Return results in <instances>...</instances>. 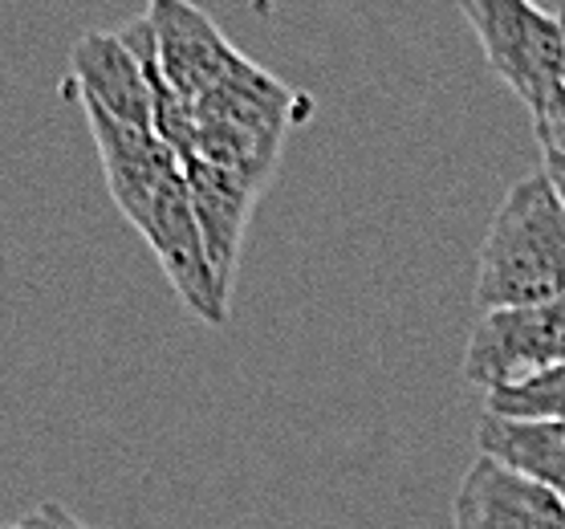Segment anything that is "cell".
<instances>
[{"label": "cell", "mask_w": 565, "mask_h": 529, "mask_svg": "<svg viewBox=\"0 0 565 529\" xmlns=\"http://www.w3.org/2000/svg\"><path fill=\"white\" fill-rule=\"evenodd\" d=\"M82 110L90 123V139L103 159L115 208L139 229L154 261L168 273L175 297L200 322L228 326V297L207 261L180 156L154 130L115 123L94 106H82Z\"/></svg>", "instance_id": "obj_1"}, {"label": "cell", "mask_w": 565, "mask_h": 529, "mask_svg": "<svg viewBox=\"0 0 565 529\" xmlns=\"http://www.w3.org/2000/svg\"><path fill=\"white\" fill-rule=\"evenodd\" d=\"M565 294V208L533 171L504 192L492 212L480 265H476V310H516Z\"/></svg>", "instance_id": "obj_2"}, {"label": "cell", "mask_w": 565, "mask_h": 529, "mask_svg": "<svg viewBox=\"0 0 565 529\" xmlns=\"http://www.w3.org/2000/svg\"><path fill=\"white\" fill-rule=\"evenodd\" d=\"M480 53L497 78L525 103L537 142L565 127V33L557 13L529 0H460Z\"/></svg>", "instance_id": "obj_3"}, {"label": "cell", "mask_w": 565, "mask_h": 529, "mask_svg": "<svg viewBox=\"0 0 565 529\" xmlns=\"http://www.w3.org/2000/svg\"><path fill=\"white\" fill-rule=\"evenodd\" d=\"M565 367V294L537 306L480 314L463 347V383L484 391L525 388L541 374Z\"/></svg>", "instance_id": "obj_4"}, {"label": "cell", "mask_w": 565, "mask_h": 529, "mask_svg": "<svg viewBox=\"0 0 565 529\" xmlns=\"http://www.w3.org/2000/svg\"><path fill=\"white\" fill-rule=\"evenodd\" d=\"M142 17L154 33L163 78L188 106H195L248 62L245 53L220 33L216 21L188 0H151Z\"/></svg>", "instance_id": "obj_5"}, {"label": "cell", "mask_w": 565, "mask_h": 529, "mask_svg": "<svg viewBox=\"0 0 565 529\" xmlns=\"http://www.w3.org/2000/svg\"><path fill=\"white\" fill-rule=\"evenodd\" d=\"M62 91L82 106L110 115L115 123L154 130V103L147 74L115 29H86L74 41Z\"/></svg>", "instance_id": "obj_6"}, {"label": "cell", "mask_w": 565, "mask_h": 529, "mask_svg": "<svg viewBox=\"0 0 565 529\" xmlns=\"http://www.w3.org/2000/svg\"><path fill=\"white\" fill-rule=\"evenodd\" d=\"M451 529H565V501L476 452L451 501Z\"/></svg>", "instance_id": "obj_7"}, {"label": "cell", "mask_w": 565, "mask_h": 529, "mask_svg": "<svg viewBox=\"0 0 565 529\" xmlns=\"http://www.w3.org/2000/svg\"><path fill=\"white\" fill-rule=\"evenodd\" d=\"M183 176H188V192H192V208L195 220H200V233H204L212 273H216L224 297H232V277L241 265L248 220L257 212L260 192L241 176L212 168L204 159H183Z\"/></svg>", "instance_id": "obj_8"}, {"label": "cell", "mask_w": 565, "mask_h": 529, "mask_svg": "<svg viewBox=\"0 0 565 529\" xmlns=\"http://www.w3.org/2000/svg\"><path fill=\"white\" fill-rule=\"evenodd\" d=\"M476 452L537 480L565 501V420H513L484 412L476 424Z\"/></svg>", "instance_id": "obj_9"}, {"label": "cell", "mask_w": 565, "mask_h": 529, "mask_svg": "<svg viewBox=\"0 0 565 529\" xmlns=\"http://www.w3.org/2000/svg\"><path fill=\"white\" fill-rule=\"evenodd\" d=\"M484 412L513 415V420H565V367L541 374L525 388L497 391L484 400Z\"/></svg>", "instance_id": "obj_10"}, {"label": "cell", "mask_w": 565, "mask_h": 529, "mask_svg": "<svg viewBox=\"0 0 565 529\" xmlns=\"http://www.w3.org/2000/svg\"><path fill=\"white\" fill-rule=\"evenodd\" d=\"M13 529H90V526H86L77 514H70L65 505L41 501V505H33L25 517H17Z\"/></svg>", "instance_id": "obj_11"}, {"label": "cell", "mask_w": 565, "mask_h": 529, "mask_svg": "<svg viewBox=\"0 0 565 529\" xmlns=\"http://www.w3.org/2000/svg\"><path fill=\"white\" fill-rule=\"evenodd\" d=\"M541 171H545V180L553 183V192H557V200H562V208H565V156L541 151Z\"/></svg>", "instance_id": "obj_12"}, {"label": "cell", "mask_w": 565, "mask_h": 529, "mask_svg": "<svg viewBox=\"0 0 565 529\" xmlns=\"http://www.w3.org/2000/svg\"><path fill=\"white\" fill-rule=\"evenodd\" d=\"M541 151H557V156H565V127L557 130V139H553L550 147H541Z\"/></svg>", "instance_id": "obj_13"}, {"label": "cell", "mask_w": 565, "mask_h": 529, "mask_svg": "<svg viewBox=\"0 0 565 529\" xmlns=\"http://www.w3.org/2000/svg\"><path fill=\"white\" fill-rule=\"evenodd\" d=\"M553 13H557V21H562V33H565V4H562V9H553Z\"/></svg>", "instance_id": "obj_14"}, {"label": "cell", "mask_w": 565, "mask_h": 529, "mask_svg": "<svg viewBox=\"0 0 565 529\" xmlns=\"http://www.w3.org/2000/svg\"><path fill=\"white\" fill-rule=\"evenodd\" d=\"M0 529H13V521H0Z\"/></svg>", "instance_id": "obj_15"}]
</instances>
